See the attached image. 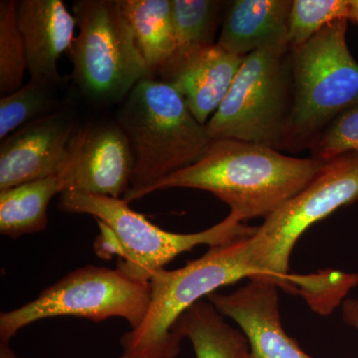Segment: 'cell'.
I'll return each mask as SVG.
<instances>
[{"mask_svg":"<svg viewBox=\"0 0 358 358\" xmlns=\"http://www.w3.org/2000/svg\"><path fill=\"white\" fill-rule=\"evenodd\" d=\"M150 298V282L134 279L119 268H78L34 300L0 313V343L9 345L21 329L51 317H81L94 322L121 317L136 329L147 315Z\"/></svg>","mask_w":358,"mask_h":358,"instance_id":"9c48e42d","label":"cell"},{"mask_svg":"<svg viewBox=\"0 0 358 358\" xmlns=\"http://www.w3.org/2000/svg\"><path fill=\"white\" fill-rule=\"evenodd\" d=\"M326 164L249 141H211L195 164L150 186L138 200L159 190L192 188L222 200L241 222L267 218L310 185Z\"/></svg>","mask_w":358,"mask_h":358,"instance_id":"6da1fadb","label":"cell"},{"mask_svg":"<svg viewBox=\"0 0 358 358\" xmlns=\"http://www.w3.org/2000/svg\"><path fill=\"white\" fill-rule=\"evenodd\" d=\"M30 79L57 87L58 60L70 50L77 27L62 0H20L16 6Z\"/></svg>","mask_w":358,"mask_h":358,"instance_id":"5bb4252c","label":"cell"},{"mask_svg":"<svg viewBox=\"0 0 358 358\" xmlns=\"http://www.w3.org/2000/svg\"><path fill=\"white\" fill-rule=\"evenodd\" d=\"M348 0H294L289 20V50L307 43L338 20H348Z\"/></svg>","mask_w":358,"mask_h":358,"instance_id":"7402d4cb","label":"cell"},{"mask_svg":"<svg viewBox=\"0 0 358 358\" xmlns=\"http://www.w3.org/2000/svg\"><path fill=\"white\" fill-rule=\"evenodd\" d=\"M358 25V0H348V18Z\"/></svg>","mask_w":358,"mask_h":358,"instance_id":"d4e9b609","label":"cell"},{"mask_svg":"<svg viewBox=\"0 0 358 358\" xmlns=\"http://www.w3.org/2000/svg\"><path fill=\"white\" fill-rule=\"evenodd\" d=\"M138 48L155 76L178 50L171 0H119Z\"/></svg>","mask_w":358,"mask_h":358,"instance_id":"ac0fdd59","label":"cell"},{"mask_svg":"<svg viewBox=\"0 0 358 358\" xmlns=\"http://www.w3.org/2000/svg\"><path fill=\"white\" fill-rule=\"evenodd\" d=\"M129 204L122 199L67 190L61 193L58 208L66 213L93 216L99 227L94 243L96 255L103 259L117 257V268L140 281L150 282L176 257L196 246L231 243L252 236L257 229L229 213L221 222L200 232H169Z\"/></svg>","mask_w":358,"mask_h":358,"instance_id":"7a4b0ae2","label":"cell"},{"mask_svg":"<svg viewBox=\"0 0 358 358\" xmlns=\"http://www.w3.org/2000/svg\"><path fill=\"white\" fill-rule=\"evenodd\" d=\"M244 58L217 44L185 49L176 51L155 75L182 96L195 119L205 126L229 92Z\"/></svg>","mask_w":358,"mask_h":358,"instance_id":"4fadbf2b","label":"cell"},{"mask_svg":"<svg viewBox=\"0 0 358 358\" xmlns=\"http://www.w3.org/2000/svg\"><path fill=\"white\" fill-rule=\"evenodd\" d=\"M343 317L348 326L358 331V299H346L343 301Z\"/></svg>","mask_w":358,"mask_h":358,"instance_id":"cb8c5ba5","label":"cell"},{"mask_svg":"<svg viewBox=\"0 0 358 358\" xmlns=\"http://www.w3.org/2000/svg\"><path fill=\"white\" fill-rule=\"evenodd\" d=\"M134 169L133 148L121 127L98 122L80 127L65 171V192L124 199Z\"/></svg>","mask_w":358,"mask_h":358,"instance_id":"8fae6325","label":"cell"},{"mask_svg":"<svg viewBox=\"0 0 358 358\" xmlns=\"http://www.w3.org/2000/svg\"><path fill=\"white\" fill-rule=\"evenodd\" d=\"M55 86L30 79L10 95L0 99V138L28 122L62 110Z\"/></svg>","mask_w":358,"mask_h":358,"instance_id":"ffe728a7","label":"cell"},{"mask_svg":"<svg viewBox=\"0 0 358 358\" xmlns=\"http://www.w3.org/2000/svg\"><path fill=\"white\" fill-rule=\"evenodd\" d=\"M80 127L62 109L28 122L1 141L0 192L65 171Z\"/></svg>","mask_w":358,"mask_h":358,"instance_id":"30bf717a","label":"cell"},{"mask_svg":"<svg viewBox=\"0 0 358 358\" xmlns=\"http://www.w3.org/2000/svg\"><path fill=\"white\" fill-rule=\"evenodd\" d=\"M65 188L64 178L59 174L0 192L1 235L20 238L46 229L48 205Z\"/></svg>","mask_w":358,"mask_h":358,"instance_id":"e0dca14e","label":"cell"},{"mask_svg":"<svg viewBox=\"0 0 358 358\" xmlns=\"http://www.w3.org/2000/svg\"><path fill=\"white\" fill-rule=\"evenodd\" d=\"M292 106L288 44L245 56L232 86L205 124L212 141L237 140L281 150Z\"/></svg>","mask_w":358,"mask_h":358,"instance_id":"ba28073f","label":"cell"},{"mask_svg":"<svg viewBox=\"0 0 358 358\" xmlns=\"http://www.w3.org/2000/svg\"><path fill=\"white\" fill-rule=\"evenodd\" d=\"M294 0H236L228 3L217 45L233 55L288 44Z\"/></svg>","mask_w":358,"mask_h":358,"instance_id":"9a60e30c","label":"cell"},{"mask_svg":"<svg viewBox=\"0 0 358 358\" xmlns=\"http://www.w3.org/2000/svg\"><path fill=\"white\" fill-rule=\"evenodd\" d=\"M176 333L192 341L195 358H246L249 343L208 301H199L179 319Z\"/></svg>","mask_w":358,"mask_h":358,"instance_id":"2e32d148","label":"cell"},{"mask_svg":"<svg viewBox=\"0 0 358 358\" xmlns=\"http://www.w3.org/2000/svg\"><path fill=\"white\" fill-rule=\"evenodd\" d=\"M348 20H338L289 50L292 106L281 150H310L346 110L358 103V63L346 43Z\"/></svg>","mask_w":358,"mask_h":358,"instance_id":"5b68a950","label":"cell"},{"mask_svg":"<svg viewBox=\"0 0 358 358\" xmlns=\"http://www.w3.org/2000/svg\"><path fill=\"white\" fill-rule=\"evenodd\" d=\"M178 50L213 45L227 2L218 0H171ZM176 50V51H178Z\"/></svg>","mask_w":358,"mask_h":358,"instance_id":"d6986e66","label":"cell"},{"mask_svg":"<svg viewBox=\"0 0 358 358\" xmlns=\"http://www.w3.org/2000/svg\"><path fill=\"white\" fill-rule=\"evenodd\" d=\"M313 159L329 162L348 152H358V103L346 110L310 148Z\"/></svg>","mask_w":358,"mask_h":358,"instance_id":"603a6c76","label":"cell"},{"mask_svg":"<svg viewBox=\"0 0 358 358\" xmlns=\"http://www.w3.org/2000/svg\"><path fill=\"white\" fill-rule=\"evenodd\" d=\"M117 124L133 148L134 169L124 201L195 164L211 143L182 96L155 77L136 85L117 110Z\"/></svg>","mask_w":358,"mask_h":358,"instance_id":"3957f363","label":"cell"},{"mask_svg":"<svg viewBox=\"0 0 358 358\" xmlns=\"http://www.w3.org/2000/svg\"><path fill=\"white\" fill-rule=\"evenodd\" d=\"M357 199L358 152L327 162L310 185L265 218L247 238L255 278H267L289 292L296 289L305 279L288 274L296 241L313 224Z\"/></svg>","mask_w":358,"mask_h":358,"instance_id":"52a82bcc","label":"cell"},{"mask_svg":"<svg viewBox=\"0 0 358 358\" xmlns=\"http://www.w3.org/2000/svg\"><path fill=\"white\" fill-rule=\"evenodd\" d=\"M278 288L267 278H253L232 293L215 292L207 300L248 339L246 358H313L282 327Z\"/></svg>","mask_w":358,"mask_h":358,"instance_id":"7c38bea8","label":"cell"},{"mask_svg":"<svg viewBox=\"0 0 358 358\" xmlns=\"http://www.w3.org/2000/svg\"><path fill=\"white\" fill-rule=\"evenodd\" d=\"M0 358H21L14 352L10 345L6 343H0Z\"/></svg>","mask_w":358,"mask_h":358,"instance_id":"484cf974","label":"cell"},{"mask_svg":"<svg viewBox=\"0 0 358 358\" xmlns=\"http://www.w3.org/2000/svg\"><path fill=\"white\" fill-rule=\"evenodd\" d=\"M256 275L250 263L247 238L210 247L183 267L162 268L150 279L152 298L147 315L140 326L122 334L117 358H178L182 341L176 326L181 315L222 287Z\"/></svg>","mask_w":358,"mask_h":358,"instance_id":"277c9868","label":"cell"},{"mask_svg":"<svg viewBox=\"0 0 358 358\" xmlns=\"http://www.w3.org/2000/svg\"><path fill=\"white\" fill-rule=\"evenodd\" d=\"M15 0L0 1V95L6 96L23 86L27 71L24 41L20 31Z\"/></svg>","mask_w":358,"mask_h":358,"instance_id":"44dd1931","label":"cell"},{"mask_svg":"<svg viewBox=\"0 0 358 358\" xmlns=\"http://www.w3.org/2000/svg\"><path fill=\"white\" fill-rule=\"evenodd\" d=\"M78 34L68 51L74 83L98 105L122 103L150 70L119 0H78Z\"/></svg>","mask_w":358,"mask_h":358,"instance_id":"8992f818","label":"cell"}]
</instances>
